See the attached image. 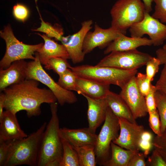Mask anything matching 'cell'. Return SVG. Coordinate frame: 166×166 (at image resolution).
<instances>
[{"instance_id":"ac0fdd59","label":"cell","mask_w":166,"mask_h":166,"mask_svg":"<svg viewBox=\"0 0 166 166\" xmlns=\"http://www.w3.org/2000/svg\"><path fill=\"white\" fill-rule=\"evenodd\" d=\"M83 96L86 99L88 103V128L95 133L97 129L105 121L108 105L105 98L95 99L86 96Z\"/></svg>"},{"instance_id":"f6af8a7d","label":"cell","mask_w":166,"mask_h":166,"mask_svg":"<svg viewBox=\"0 0 166 166\" xmlns=\"http://www.w3.org/2000/svg\"><path fill=\"white\" fill-rule=\"evenodd\" d=\"M162 48L164 50L166 51V44L163 46Z\"/></svg>"},{"instance_id":"d6a6232c","label":"cell","mask_w":166,"mask_h":166,"mask_svg":"<svg viewBox=\"0 0 166 166\" xmlns=\"http://www.w3.org/2000/svg\"><path fill=\"white\" fill-rule=\"evenodd\" d=\"M160 61L158 57H152L146 64V73L147 77L151 81L156 74L158 72Z\"/></svg>"},{"instance_id":"f546056e","label":"cell","mask_w":166,"mask_h":166,"mask_svg":"<svg viewBox=\"0 0 166 166\" xmlns=\"http://www.w3.org/2000/svg\"><path fill=\"white\" fill-rule=\"evenodd\" d=\"M152 145L166 161V128L160 135H156L153 139Z\"/></svg>"},{"instance_id":"60d3db41","label":"cell","mask_w":166,"mask_h":166,"mask_svg":"<svg viewBox=\"0 0 166 166\" xmlns=\"http://www.w3.org/2000/svg\"><path fill=\"white\" fill-rule=\"evenodd\" d=\"M146 157L144 153L139 152L135 154L130 160L128 166H145Z\"/></svg>"},{"instance_id":"83f0119b","label":"cell","mask_w":166,"mask_h":166,"mask_svg":"<svg viewBox=\"0 0 166 166\" xmlns=\"http://www.w3.org/2000/svg\"><path fill=\"white\" fill-rule=\"evenodd\" d=\"M78 76L69 68L59 76L57 83L63 88L69 91H76V80Z\"/></svg>"},{"instance_id":"5b68a950","label":"cell","mask_w":166,"mask_h":166,"mask_svg":"<svg viewBox=\"0 0 166 166\" xmlns=\"http://www.w3.org/2000/svg\"><path fill=\"white\" fill-rule=\"evenodd\" d=\"M145 11L141 0H118L110 10L111 27L126 33L132 26L143 19Z\"/></svg>"},{"instance_id":"e0dca14e","label":"cell","mask_w":166,"mask_h":166,"mask_svg":"<svg viewBox=\"0 0 166 166\" xmlns=\"http://www.w3.org/2000/svg\"><path fill=\"white\" fill-rule=\"evenodd\" d=\"M60 132L62 139L73 147L87 145L95 146L96 144L97 135L88 127L76 129L60 128Z\"/></svg>"},{"instance_id":"9a60e30c","label":"cell","mask_w":166,"mask_h":166,"mask_svg":"<svg viewBox=\"0 0 166 166\" xmlns=\"http://www.w3.org/2000/svg\"><path fill=\"white\" fill-rule=\"evenodd\" d=\"M27 136L20 127L16 114L9 110L4 111L0 118V140L12 141Z\"/></svg>"},{"instance_id":"d4e9b609","label":"cell","mask_w":166,"mask_h":166,"mask_svg":"<svg viewBox=\"0 0 166 166\" xmlns=\"http://www.w3.org/2000/svg\"><path fill=\"white\" fill-rule=\"evenodd\" d=\"M62 142L63 155L59 166H80L76 151L66 140L62 139Z\"/></svg>"},{"instance_id":"603a6c76","label":"cell","mask_w":166,"mask_h":166,"mask_svg":"<svg viewBox=\"0 0 166 166\" xmlns=\"http://www.w3.org/2000/svg\"><path fill=\"white\" fill-rule=\"evenodd\" d=\"M111 155L109 160L105 166H128L133 156L139 151L125 150L112 142Z\"/></svg>"},{"instance_id":"ffe728a7","label":"cell","mask_w":166,"mask_h":166,"mask_svg":"<svg viewBox=\"0 0 166 166\" xmlns=\"http://www.w3.org/2000/svg\"><path fill=\"white\" fill-rule=\"evenodd\" d=\"M37 34L41 36L44 41L43 45L36 51L42 65H45L49 60L53 57H61L67 59H70L63 45L57 43L46 34L41 35L39 33Z\"/></svg>"},{"instance_id":"2e32d148","label":"cell","mask_w":166,"mask_h":166,"mask_svg":"<svg viewBox=\"0 0 166 166\" xmlns=\"http://www.w3.org/2000/svg\"><path fill=\"white\" fill-rule=\"evenodd\" d=\"M27 62L24 60L15 61L8 68L0 70V90L26 79Z\"/></svg>"},{"instance_id":"f1b7e54d","label":"cell","mask_w":166,"mask_h":166,"mask_svg":"<svg viewBox=\"0 0 166 166\" xmlns=\"http://www.w3.org/2000/svg\"><path fill=\"white\" fill-rule=\"evenodd\" d=\"M70 66L67 59L61 57H54L49 60L45 65L44 67L47 69L53 70L60 76L69 68Z\"/></svg>"},{"instance_id":"f35d334b","label":"cell","mask_w":166,"mask_h":166,"mask_svg":"<svg viewBox=\"0 0 166 166\" xmlns=\"http://www.w3.org/2000/svg\"><path fill=\"white\" fill-rule=\"evenodd\" d=\"M155 86L157 90L166 97V64L164 65L159 78Z\"/></svg>"},{"instance_id":"e575fe53","label":"cell","mask_w":166,"mask_h":166,"mask_svg":"<svg viewBox=\"0 0 166 166\" xmlns=\"http://www.w3.org/2000/svg\"><path fill=\"white\" fill-rule=\"evenodd\" d=\"M13 14L17 19L24 22L28 18L29 11L23 4L17 3L13 7Z\"/></svg>"},{"instance_id":"7bdbcfd3","label":"cell","mask_w":166,"mask_h":166,"mask_svg":"<svg viewBox=\"0 0 166 166\" xmlns=\"http://www.w3.org/2000/svg\"><path fill=\"white\" fill-rule=\"evenodd\" d=\"M5 96L4 93L1 92L0 94V118L2 117L4 112Z\"/></svg>"},{"instance_id":"4316f807","label":"cell","mask_w":166,"mask_h":166,"mask_svg":"<svg viewBox=\"0 0 166 166\" xmlns=\"http://www.w3.org/2000/svg\"><path fill=\"white\" fill-rule=\"evenodd\" d=\"M156 105L160 119L161 133L166 128V97L157 90L155 95Z\"/></svg>"},{"instance_id":"ba28073f","label":"cell","mask_w":166,"mask_h":166,"mask_svg":"<svg viewBox=\"0 0 166 166\" xmlns=\"http://www.w3.org/2000/svg\"><path fill=\"white\" fill-rule=\"evenodd\" d=\"M35 54V59L27 62L26 79H34L46 85L61 106L66 103L72 104L76 102L77 99L75 95L72 91L63 88L55 82L43 68L36 52Z\"/></svg>"},{"instance_id":"7402d4cb","label":"cell","mask_w":166,"mask_h":166,"mask_svg":"<svg viewBox=\"0 0 166 166\" xmlns=\"http://www.w3.org/2000/svg\"><path fill=\"white\" fill-rule=\"evenodd\" d=\"M105 99L108 106L116 116L132 123H136L130 110L119 94L109 90Z\"/></svg>"},{"instance_id":"4fadbf2b","label":"cell","mask_w":166,"mask_h":166,"mask_svg":"<svg viewBox=\"0 0 166 166\" xmlns=\"http://www.w3.org/2000/svg\"><path fill=\"white\" fill-rule=\"evenodd\" d=\"M126 33L111 27L107 29H103L95 24L93 31H89L86 35L83 46V52L85 54L89 53L97 47L104 48L107 47L121 34H125Z\"/></svg>"},{"instance_id":"3957f363","label":"cell","mask_w":166,"mask_h":166,"mask_svg":"<svg viewBox=\"0 0 166 166\" xmlns=\"http://www.w3.org/2000/svg\"><path fill=\"white\" fill-rule=\"evenodd\" d=\"M46 125L45 122L26 137L11 141L4 166H37L40 143Z\"/></svg>"},{"instance_id":"b9f144b4","label":"cell","mask_w":166,"mask_h":166,"mask_svg":"<svg viewBox=\"0 0 166 166\" xmlns=\"http://www.w3.org/2000/svg\"><path fill=\"white\" fill-rule=\"evenodd\" d=\"M156 53L160 61L161 65L166 64V51L163 48H160L156 51Z\"/></svg>"},{"instance_id":"52a82bcc","label":"cell","mask_w":166,"mask_h":166,"mask_svg":"<svg viewBox=\"0 0 166 166\" xmlns=\"http://www.w3.org/2000/svg\"><path fill=\"white\" fill-rule=\"evenodd\" d=\"M119 130L118 117L108 106L104 123L97 135L95 146L97 163L100 165L105 166L110 159L111 143L118 137Z\"/></svg>"},{"instance_id":"8992f818","label":"cell","mask_w":166,"mask_h":166,"mask_svg":"<svg viewBox=\"0 0 166 166\" xmlns=\"http://www.w3.org/2000/svg\"><path fill=\"white\" fill-rule=\"evenodd\" d=\"M0 35L5 40L6 47L5 55L0 61V69L8 68L12 62L17 60H34L35 57L33 55L44 44L41 43L30 45L19 41L14 35L10 24L5 26L3 30L0 31Z\"/></svg>"},{"instance_id":"d6986e66","label":"cell","mask_w":166,"mask_h":166,"mask_svg":"<svg viewBox=\"0 0 166 166\" xmlns=\"http://www.w3.org/2000/svg\"><path fill=\"white\" fill-rule=\"evenodd\" d=\"M152 41L145 37H129L121 34L107 47L104 51L105 54L117 51H123L136 49L140 46H151Z\"/></svg>"},{"instance_id":"8fae6325","label":"cell","mask_w":166,"mask_h":166,"mask_svg":"<svg viewBox=\"0 0 166 166\" xmlns=\"http://www.w3.org/2000/svg\"><path fill=\"white\" fill-rule=\"evenodd\" d=\"M120 133L118 137L112 142L126 149L139 151V144L142 136L145 131L144 126L136 123L118 117Z\"/></svg>"},{"instance_id":"836d02e7","label":"cell","mask_w":166,"mask_h":166,"mask_svg":"<svg viewBox=\"0 0 166 166\" xmlns=\"http://www.w3.org/2000/svg\"><path fill=\"white\" fill-rule=\"evenodd\" d=\"M152 136L151 133L144 131L140 142V149L144 151V153L146 157L153 146L152 144Z\"/></svg>"},{"instance_id":"1f68e13d","label":"cell","mask_w":166,"mask_h":166,"mask_svg":"<svg viewBox=\"0 0 166 166\" xmlns=\"http://www.w3.org/2000/svg\"><path fill=\"white\" fill-rule=\"evenodd\" d=\"M153 2L155 5L152 16L162 23H166V0H153Z\"/></svg>"},{"instance_id":"ab89813d","label":"cell","mask_w":166,"mask_h":166,"mask_svg":"<svg viewBox=\"0 0 166 166\" xmlns=\"http://www.w3.org/2000/svg\"><path fill=\"white\" fill-rule=\"evenodd\" d=\"M11 141L0 140V166H4Z\"/></svg>"},{"instance_id":"277c9868","label":"cell","mask_w":166,"mask_h":166,"mask_svg":"<svg viewBox=\"0 0 166 166\" xmlns=\"http://www.w3.org/2000/svg\"><path fill=\"white\" fill-rule=\"evenodd\" d=\"M78 77L101 83L114 85L121 89L137 73V69L126 70L116 68L88 65L69 68Z\"/></svg>"},{"instance_id":"7a4b0ae2","label":"cell","mask_w":166,"mask_h":166,"mask_svg":"<svg viewBox=\"0 0 166 166\" xmlns=\"http://www.w3.org/2000/svg\"><path fill=\"white\" fill-rule=\"evenodd\" d=\"M51 117L40 143L38 166H59L63 155L62 139L57 114V104H50Z\"/></svg>"},{"instance_id":"d590c367","label":"cell","mask_w":166,"mask_h":166,"mask_svg":"<svg viewBox=\"0 0 166 166\" xmlns=\"http://www.w3.org/2000/svg\"><path fill=\"white\" fill-rule=\"evenodd\" d=\"M149 124L153 132L157 135L160 136L161 133L160 130V121L158 110L149 113Z\"/></svg>"},{"instance_id":"7c38bea8","label":"cell","mask_w":166,"mask_h":166,"mask_svg":"<svg viewBox=\"0 0 166 166\" xmlns=\"http://www.w3.org/2000/svg\"><path fill=\"white\" fill-rule=\"evenodd\" d=\"M119 95L130 110L135 120L145 117L148 113L145 97L136 86V76H133L121 89Z\"/></svg>"},{"instance_id":"9c48e42d","label":"cell","mask_w":166,"mask_h":166,"mask_svg":"<svg viewBox=\"0 0 166 166\" xmlns=\"http://www.w3.org/2000/svg\"><path fill=\"white\" fill-rule=\"evenodd\" d=\"M152 57L137 49L112 52L102 58L96 65L126 70L137 69L144 65Z\"/></svg>"},{"instance_id":"6da1fadb","label":"cell","mask_w":166,"mask_h":166,"mask_svg":"<svg viewBox=\"0 0 166 166\" xmlns=\"http://www.w3.org/2000/svg\"><path fill=\"white\" fill-rule=\"evenodd\" d=\"M39 85V82L36 80L26 79L6 88L3 91L4 109L15 114L25 110L29 118L40 115L42 104H50L57 100L49 89L40 88Z\"/></svg>"},{"instance_id":"ee69618b","label":"cell","mask_w":166,"mask_h":166,"mask_svg":"<svg viewBox=\"0 0 166 166\" xmlns=\"http://www.w3.org/2000/svg\"><path fill=\"white\" fill-rule=\"evenodd\" d=\"M143 2L145 10L150 13L152 10V4L153 0H141Z\"/></svg>"},{"instance_id":"484cf974","label":"cell","mask_w":166,"mask_h":166,"mask_svg":"<svg viewBox=\"0 0 166 166\" xmlns=\"http://www.w3.org/2000/svg\"><path fill=\"white\" fill-rule=\"evenodd\" d=\"M36 7L41 21V25L39 27L33 30L43 32L49 38H54L56 40L61 42L63 37L62 29L59 26H53L50 23L45 22L41 17L37 6Z\"/></svg>"},{"instance_id":"44dd1931","label":"cell","mask_w":166,"mask_h":166,"mask_svg":"<svg viewBox=\"0 0 166 166\" xmlns=\"http://www.w3.org/2000/svg\"><path fill=\"white\" fill-rule=\"evenodd\" d=\"M76 83V92L94 99L105 98L110 90V85L78 77Z\"/></svg>"},{"instance_id":"74e56055","label":"cell","mask_w":166,"mask_h":166,"mask_svg":"<svg viewBox=\"0 0 166 166\" xmlns=\"http://www.w3.org/2000/svg\"><path fill=\"white\" fill-rule=\"evenodd\" d=\"M146 165L150 166H166V161L155 149L146 162Z\"/></svg>"},{"instance_id":"30bf717a","label":"cell","mask_w":166,"mask_h":166,"mask_svg":"<svg viewBox=\"0 0 166 166\" xmlns=\"http://www.w3.org/2000/svg\"><path fill=\"white\" fill-rule=\"evenodd\" d=\"M129 30L131 37H142L144 34H147L155 46L162 45L166 40V25L146 11L143 19L132 26Z\"/></svg>"},{"instance_id":"4dcf8cb0","label":"cell","mask_w":166,"mask_h":166,"mask_svg":"<svg viewBox=\"0 0 166 166\" xmlns=\"http://www.w3.org/2000/svg\"><path fill=\"white\" fill-rule=\"evenodd\" d=\"M136 86L140 93L144 97L148 93L150 89L151 81L146 74L137 73L136 76Z\"/></svg>"},{"instance_id":"8d00e7d4","label":"cell","mask_w":166,"mask_h":166,"mask_svg":"<svg viewBox=\"0 0 166 166\" xmlns=\"http://www.w3.org/2000/svg\"><path fill=\"white\" fill-rule=\"evenodd\" d=\"M156 91V86L151 84L149 92L145 97L148 113L153 112L157 109L155 97V93Z\"/></svg>"},{"instance_id":"5bb4252c","label":"cell","mask_w":166,"mask_h":166,"mask_svg":"<svg viewBox=\"0 0 166 166\" xmlns=\"http://www.w3.org/2000/svg\"><path fill=\"white\" fill-rule=\"evenodd\" d=\"M93 21L89 20L81 23V27L77 32L69 37H63L62 41L73 64L82 61L85 54L83 51L84 40L87 33L91 29Z\"/></svg>"},{"instance_id":"cb8c5ba5","label":"cell","mask_w":166,"mask_h":166,"mask_svg":"<svg viewBox=\"0 0 166 166\" xmlns=\"http://www.w3.org/2000/svg\"><path fill=\"white\" fill-rule=\"evenodd\" d=\"M95 146L73 147L77 152L80 166H95L97 164Z\"/></svg>"}]
</instances>
